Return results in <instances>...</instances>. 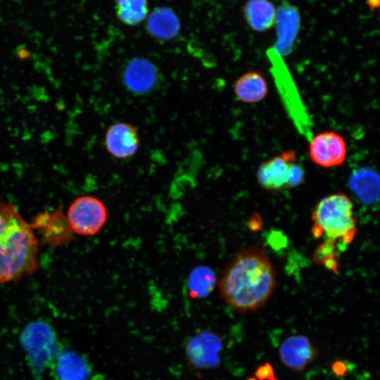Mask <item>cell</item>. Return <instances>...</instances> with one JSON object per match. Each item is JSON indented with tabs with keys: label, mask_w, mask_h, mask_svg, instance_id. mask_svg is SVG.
Returning <instances> with one entry per match:
<instances>
[{
	"label": "cell",
	"mask_w": 380,
	"mask_h": 380,
	"mask_svg": "<svg viewBox=\"0 0 380 380\" xmlns=\"http://www.w3.org/2000/svg\"><path fill=\"white\" fill-rule=\"evenodd\" d=\"M157 78L158 73L153 64L144 58L132 60L123 73L125 86L136 94L151 91L156 84Z\"/></svg>",
	"instance_id": "cell-11"
},
{
	"label": "cell",
	"mask_w": 380,
	"mask_h": 380,
	"mask_svg": "<svg viewBox=\"0 0 380 380\" xmlns=\"http://www.w3.org/2000/svg\"><path fill=\"white\" fill-rule=\"evenodd\" d=\"M146 27L151 35L160 40H170L180 30L176 13L167 7L156 8L148 15Z\"/></svg>",
	"instance_id": "cell-14"
},
{
	"label": "cell",
	"mask_w": 380,
	"mask_h": 380,
	"mask_svg": "<svg viewBox=\"0 0 380 380\" xmlns=\"http://www.w3.org/2000/svg\"><path fill=\"white\" fill-rule=\"evenodd\" d=\"M277 41L274 51L279 56L288 55L293 48L300 25L298 8L289 3H283L276 10Z\"/></svg>",
	"instance_id": "cell-9"
},
{
	"label": "cell",
	"mask_w": 380,
	"mask_h": 380,
	"mask_svg": "<svg viewBox=\"0 0 380 380\" xmlns=\"http://www.w3.org/2000/svg\"><path fill=\"white\" fill-rule=\"evenodd\" d=\"M20 343L27 353V359L35 380L51 367L60 350L53 328L42 321L29 323L20 335Z\"/></svg>",
	"instance_id": "cell-4"
},
{
	"label": "cell",
	"mask_w": 380,
	"mask_h": 380,
	"mask_svg": "<svg viewBox=\"0 0 380 380\" xmlns=\"http://www.w3.org/2000/svg\"><path fill=\"white\" fill-rule=\"evenodd\" d=\"M349 185L366 204H372L379 198V178L371 167H363L354 170L349 177Z\"/></svg>",
	"instance_id": "cell-15"
},
{
	"label": "cell",
	"mask_w": 380,
	"mask_h": 380,
	"mask_svg": "<svg viewBox=\"0 0 380 380\" xmlns=\"http://www.w3.org/2000/svg\"><path fill=\"white\" fill-rule=\"evenodd\" d=\"M312 220V234L335 244L339 251L346 249L357 232L353 202L343 193L333 194L320 200Z\"/></svg>",
	"instance_id": "cell-3"
},
{
	"label": "cell",
	"mask_w": 380,
	"mask_h": 380,
	"mask_svg": "<svg viewBox=\"0 0 380 380\" xmlns=\"http://www.w3.org/2000/svg\"><path fill=\"white\" fill-rule=\"evenodd\" d=\"M118 18L127 25H136L146 19L148 13V0H116Z\"/></svg>",
	"instance_id": "cell-17"
},
{
	"label": "cell",
	"mask_w": 380,
	"mask_h": 380,
	"mask_svg": "<svg viewBox=\"0 0 380 380\" xmlns=\"http://www.w3.org/2000/svg\"><path fill=\"white\" fill-rule=\"evenodd\" d=\"M309 157L316 165L331 168L342 165L347 156L344 138L333 131L317 134L309 144Z\"/></svg>",
	"instance_id": "cell-7"
},
{
	"label": "cell",
	"mask_w": 380,
	"mask_h": 380,
	"mask_svg": "<svg viewBox=\"0 0 380 380\" xmlns=\"http://www.w3.org/2000/svg\"><path fill=\"white\" fill-rule=\"evenodd\" d=\"M107 152L113 158L125 160L134 156L140 146L137 129L125 122H117L108 127L104 136Z\"/></svg>",
	"instance_id": "cell-8"
},
{
	"label": "cell",
	"mask_w": 380,
	"mask_h": 380,
	"mask_svg": "<svg viewBox=\"0 0 380 380\" xmlns=\"http://www.w3.org/2000/svg\"><path fill=\"white\" fill-rule=\"evenodd\" d=\"M338 251H339L335 244L324 241L316 250L314 260L324 265L326 267L336 271Z\"/></svg>",
	"instance_id": "cell-18"
},
{
	"label": "cell",
	"mask_w": 380,
	"mask_h": 380,
	"mask_svg": "<svg viewBox=\"0 0 380 380\" xmlns=\"http://www.w3.org/2000/svg\"><path fill=\"white\" fill-rule=\"evenodd\" d=\"M249 25L256 31H265L275 23L276 9L267 0H249L244 8Z\"/></svg>",
	"instance_id": "cell-16"
},
{
	"label": "cell",
	"mask_w": 380,
	"mask_h": 380,
	"mask_svg": "<svg viewBox=\"0 0 380 380\" xmlns=\"http://www.w3.org/2000/svg\"><path fill=\"white\" fill-rule=\"evenodd\" d=\"M38 252L33 225L15 205L0 201V283L15 281L35 272Z\"/></svg>",
	"instance_id": "cell-2"
},
{
	"label": "cell",
	"mask_w": 380,
	"mask_h": 380,
	"mask_svg": "<svg viewBox=\"0 0 380 380\" xmlns=\"http://www.w3.org/2000/svg\"><path fill=\"white\" fill-rule=\"evenodd\" d=\"M268 84L260 72L251 70L243 73L235 82L234 91L239 100L246 103L262 101L268 94Z\"/></svg>",
	"instance_id": "cell-13"
},
{
	"label": "cell",
	"mask_w": 380,
	"mask_h": 380,
	"mask_svg": "<svg viewBox=\"0 0 380 380\" xmlns=\"http://www.w3.org/2000/svg\"><path fill=\"white\" fill-rule=\"evenodd\" d=\"M67 221L72 232L82 236H94L104 227L108 210L99 198L84 195L76 198L67 211Z\"/></svg>",
	"instance_id": "cell-6"
},
{
	"label": "cell",
	"mask_w": 380,
	"mask_h": 380,
	"mask_svg": "<svg viewBox=\"0 0 380 380\" xmlns=\"http://www.w3.org/2000/svg\"><path fill=\"white\" fill-rule=\"evenodd\" d=\"M279 351L282 362L296 372L303 370L315 357V350L310 340L303 335L286 338Z\"/></svg>",
	"instance_id": "cell-10"
},
{
	"label": "cell",
	"mask_w": 380,
	"mask_h": 380,
	"mask_svg": "<svg viewBox=\"0 0 380 380\" xmlns=\"http://www.w3.org/2000/svg\"><path fill=\"white\" fill-rule=\"evenodd\" d=\"M277 284L276 272L266 252L253 247L238 252L224 267L218 281L226 305L243 313L265 305Z\"/></svg>",
	"instance_id": "cell-1"
},
{
	"label": "cell",
	"mask_w": 380,
	"mask_h": 380,
	"mask_svg": "<svg viewBox=\"0 0 380 380\" xmlns=\"http://www.w3.org/2000/svg\"><path fill=\"white\" fill-rule=\"evenodd\" d=\"M305 171L298 163L293 150L282 152L260 164L257 179L260 186L269 191H280L300 185Z\"/></svg>",
	"instance_id": "cell-5"
},
{
	"label": "cell",
	"mask_w": 380,
	"mask_h": 380,
	"mask_svg": "<svg viewBox=\"0 0 380 380\" xmlns=\"http://www.w3.org/2000/svg\"><path fill=\"white\" fill-rule=\"evenodd\" d=\"M51 369L56 380H87L89 375L85 360L70 349L60 348Z\"/></svg>",
	"instance_id": "cell-12"
}]
</instances>
